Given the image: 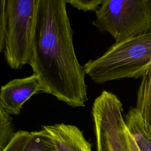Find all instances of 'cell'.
<instances>
[{"mask_svg":"<svg viewBox=\"0 0 151 151\" xmlns=\"http://www.w3.org/2000/svg\"><path fill=\"white\" fill-rule=\"evenodd\" d=\"M64 0H37L29 63L44 93L73 107L88 100L85 71L74 51Z\"/></svg>","mask_w":151,"mask_h":151,"instance_id":"1","label":"cell"},{"mask_svg":"<svg viewBox=\"0 0 151 151\" xmlns=\"http://www.w3.org/2000/svg\"><path fill=\"white\" fill-rule=\"evenodd\" d=\"M83 67L85 73L98 84L142 78L151 67V31L114 42L102 55Z\"/></svg>","mask_w":151,"mask_h":151,"instance_id":"2","label":"cell"},{"mask_svg":"<svg viewBox=\"0 0 151 151\" xmlns=\"http://www.w3.org/2000/svg\"><path fill=\"white\" fill-rule=\"evenodd\" d=\"M93 21L118 42L151 31V0H103Z\"/></svg>","mask_w":151,"mask_h":151,"instance_id":"3","label":"cell"},{"mask_svg":"<svg viewBox=\"0 0 151 151\" xmlns=\"http://www.w3.org/2000/svg\"><path fill=\"white\" fill-rule=\"evenodd\" d=\"M37 0H7L5 59L8 66L21 69L30 63Z\"/></svg>","mask_w":151,"mask_h":151,"instance_id":"4","label":"cell"},{"mask_svg":"<svg viewBox=\"0 0 151 151\" xmlns=\"http://www.w3.org/2000/svg\"><path fill=\"white\" fill-rule=\"evenodd\" d=\"M118 97L104 90L92 107L97 151H130L129 129Z\"/></svg>","mask_w":151,"mask_h":151,"instance_id":"5","label":"cell"},{"mask_svg":"<svg viewBox=\"0 0 151 151\" xmlns=\"http://www.w3.org/2000/svg\"><path fill=\"white\" fill-rule=\"evenodd\" d=\"M38 91L44 92L39 77L32 76L14 79L1 86L0 101L9 114L18 115L24 103Z\"/></svg>","mask_w":151,"mask_h":151,"instance_id":"6","label":"cell"},{"mask_svg":"<svg viewBox=\"0 0 151 151\" xmlns=\"http://www.w3.org/2000/svg\"><path fill=\"white\" fill-rule=\"evenodd\" d=\"M42 127L48 134L55 151H92L91 145L76 126L58 123Z\"/></svg>","mask_w":151,"mask_h":151,"instance_id":"7","label":"cell"},{"mask_svg":"<svg viewBox=\"0 0 151 151\" xmlns=\"http://www.w3.org/2000/svg\"><path fill=\"white\" fill-rule=\"evenodd\" d=\"M3 151H55L52 141L42 127L40 130H18Z\"/></svg>","mask_w":151,"mask_h":151,"instance_id":"8","label":"cell"},{"mask_svg":"<svg viewBox=\"0 0 151 151\" xmlns=\"http://www.w3.org/2000/svg\"><path fill=\"white\" fill-rule=\"evenodd\" d=\"M135 108L142 119L145 129L151 135V67L142 77Z\"/></svg>","mask_w":151,"mask_h":151,"instance_id":"9","label":"cell"},{"mask_svg":"<svg viewBox=\"0 0 151 151\" xmlns=\"http://www.w3.org/2000/svg\"><path fill=\"white\" fill-rule=\"evenodd\" d=\"M126 126L140 151H151V135L145 129L135 107H130L124 118Z\"/></svg>","mask_w":151,"mask_h":151,"instance_id":"10","label":"cell"},{"mask_svg":"<svg viewBox=\"0 0 151 151\" xmlns=\"http://www.w3.org/2000/svg\"><path fill=\"white\" fill-rule=\"evenodd\" d=\"M15 133L12 119L0 101V151L5 149Z\"/></svg>","mask_w":151,"mask_h":151,"instance_id":"11","label":"cell"},{"mask_svg":"<svg viewBox=\"0 0 151 151\" xmlns=\"http://www.w3.org/2000/svg\"><path fill=\"white\" fill-rule=\"evenodd\" d=\"M66 3L70 4L74 8L83 11H96L101 4L103 0H72L65 1Z\"/></svg>","mask_w":151,"mask_h":151,"instance_id":"12","label":"cell"},{"mask_svg":"<svg viewBox=\"0 0 151 151\" xmlns=\"http://www.w3.org/2000/svg\"><path fill=\"white\" fill-rule=\"evenodd\" d=\"M6 1L0 0V54L5 46L6 28Z\"/></svg>","mask_w":151,"mask_h":151,"instance_id":"13","label":"cell"},{"mask_svg":"<svg viewBox=\"0 0 151 151\" xmlns=\"http://www.w3.org/2000/svg\"><path fill=\"white\" fill-rule=\"evenodd\" d=\"M128 139H129V147H130V151H140L139 150V149L136 144V142L134 140L131 133H130V132L129 133Z\"/></svg>","mask_w":151,"mask_h":151,"instance_id":"14","label":"cell"}]
</instances>
